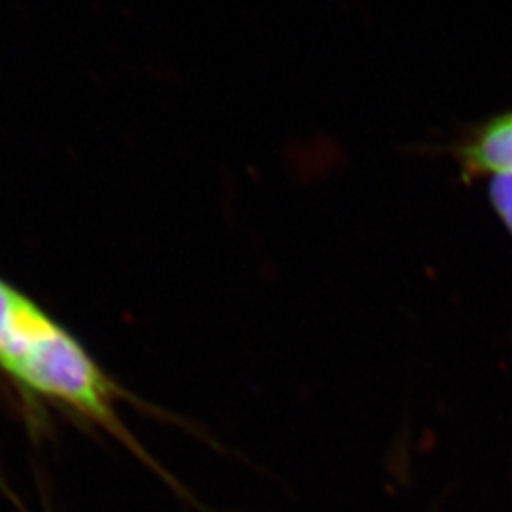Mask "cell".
I'll return each mask as SVG.
<instances>
[{"label":"cell","instance_id":"cell-1","mask_svg":"<svg viewBox=\"0 0 512 512\" xmlns=\"http://www.w3.org/2000/svg\"><path fill=\"white\" fill-rule=\"evenodd\" d=\"M0 370L27 391L99 425L148 467L164 473L116 412V403L126 393L69 330L4 279H0Z\"/></svg>","mask_w":512,"mask_h":512},{"label":"cell","instance_id":"cell-2","mask_svg":"<svg viewBox=\"0 0 512 512\" xmlns=\"http://www.w3.org/2000/svg\"><path fill=\"white\" fill-rule=\"evenodd\" d=\"M452 154L465 183L512 173V110L475 126L452 148Z\"/></svg>","mask_w":512,"mask_h":512},{"label":"cell","instance_id":"cell-3","mask_svg":"<svg viewBox=\"0 0 512 512\" xmlns=\"http://www.w3.org/2000/svg\"><path fill=\"white\" fill-rule=\"evenodd\" d=\"M488 200L512 238V173H499L488 179Z\"/></svg>","mask_w":512,"mask_h":512}]
</instances>
